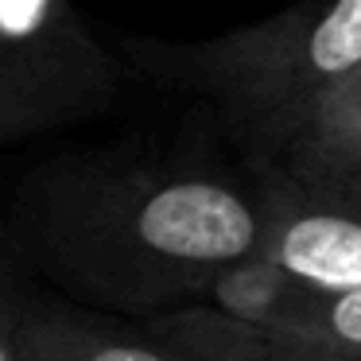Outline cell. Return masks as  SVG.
I'll use <instances>...</instances> for the list:
<instances>
[{"instance_id":"ba28073f","label":"cell","mask_w":361,"mask_h":361,"mask_svg":"<svg viewBox=\"0 0 361 361\" xmlns=\"http://www.w3.org/2000/svg\"><path fill=\"white\" fill-rule=\"evenodd\" d=\"M303 288L307 283H299L272 252L252 249L249 257H241L229 268H221L218 280L210 283L206 303H210L214 311L237 319V322L272 330L276 322L295 307V299L303 295Z\"/></svg>"},{"instance_id":"8992f818","label":"cell","mask_w":361,"mask_h":361,"mask_svg":"<svg viewBox=\"0 0 361 361\" xmlns=\"http://www.w3.org/2000/svg\"><path fill=\"white\" fill-rule=\"evenodd\" d=\"M144 326L179 361H361L326 345L260 330L214 311L210 303H190L179 311L144 319Z\"/></svg>"},{"instance_id":"7a4b0ae2","label":"cell","mask_w":361,"mask_h":361,"mask_svg":"<svg viewBox=\"0 0 361 361\" xmlns=\"http://www.w3.org/2000/svg\"><path fill=\"white\" fill-rule=\"evenodd\" d=\"M133 63L159 86L202 97L252 167H272L361 66V0H299L202 43L140 39Z\"/></svg>"},{"instance_id":"6da1fadb","label":"cell","mask_w":361,"mask_h":361,"mask_svg":"<svg viewBox=\"0 0 361 361\" xmlns=\"http://www.w3.org/2000/svg\"><path fill=\"white\" fill-rule=\"evenodd\" d=\"M260 229L257 187L136 152L39 164L4 221L24 268L63 299L140 319L206 303L221 268L260 249Z\"/></svg>"},{"instance_id":"8fae6325","label":"cell","mask_w":361,"mask_h":361,"mask_svg":"<svg viewBox=\"0 0 361 361\" xmlns=\"http://www.w3.org/2000/svg\"><path fill=\"white\" fill-rule=\"evenodd\" d=\"M319 190H330V195L345 198L350 206H357V210H361V159L353 167H345L334 183H326V187H319Z\"/></svg>"},{"instance_id":"9c48e42d","label":"cell","mask_w":361,"mask_h":361,"mask_svg":"<svg viewBox=\"0 0 361 361\" xmlns=\"http://www.w3.org/2000/svg\"><path fill=\"white\" fill-rule=\"evenodd\" d=\"M276 334L303 338L326 350L361 357V291H314L303 288L288 314L276 322Z\"/></svg>"},{"instance_id":"30bf717a","label":"cell","mask_w":361,"mask_h":361,"mask_svg":"<svg viewBox=\"0 0 361 361\" xmlns=\"http://www.w3.org/2000/svg\"><path fill=\"white\" fill-rule=\"evenodd\" d=\"M27 268L0 229V361H20V330L39 291L27 283Z\"/></svg>"},{"instance_id":"5b68a950","label":"cell","mask_w":361,"mask_h":361,"mask_svg":"<svg viewBox=\"0 0 361 361\" xmlns=\"http://www.w3.org/2000/svg\"><path fill=\"white\" fill-rule=\"evenodd\" d=\"M20 361H179L148 326H128L71 299L35 295L20 330Z\"/></svg>"},{"instance_id":"3957f363","label":"cell","mask_w":361,"mask_h":361,"mask_svg":"<svg viewBox=\"0 0 361 361\" xmlns=\"http://www.w3.org/2000/svg\"><path fill=\"white\" fill-rule=\"evenodd\" d=\"M121 82L74 0H0V144L105 117Z\"/></svg>"},{"instance_id":"277c9868","label":"cell","mask_w":361,"mask_h":361,"mask_svg":"<svg viewBox=\"0 0 361 361\" xmlns=\"http://www.w3.org/2000/svg\"><path fill=\"white\" fill-rule=\"evenodd\" d=\"M257 198L264 218L260 249L314 291H361L357 206L283 167H257Z\"/></svg>"},{"instance_id":"52a82bcc","label":"cell","mask_w":361,"mask_h":361,"mask_svg":"<svg viewBox=\"0 0 361 361\" xmlns=\"http://www.w3.org/2000/svg\"><path fill=\"white\" fill-rule=\"evenodd\" d=\"M361 159V66L319 105L307 128L288 144L280 164L288 175L311 183V187H326L334 183L345 167Z\"/></svg>"}]
</instances>
